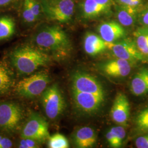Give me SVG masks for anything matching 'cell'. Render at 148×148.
Returning a JSON list of instances; mask_svg holds the SVG:
<instances>
[{
	"mask_svg": "<svg viewBox=\"0 0 148 148\" xmlns=\"http://www.w3.org/2000/svg\"><path fill=\"white\" fill-rule=\"evenodd\" d=\"M34 40L38 48L52 53L58 58L66 57L71 50L69 36L57 25L43 27L37 32Z\"/></svg>",
	"mask_w": 148,
	"mask_h": 148,
	"instance_id": "cell-1",
	"label": "cell"
},
{
	"mask_svg": "<svg viewBox=\"0 0 148 148\" xmlns=\"http://www.w3.org/2000/svg\"><path fill=\"white\" fill-rule=\"evenodd\" d=\"M12 63L21 74H29L49 63L50 58L40 48L24 46L16 48L11 54Z\"/></svg>",
	"mask_w": 148,
	"mask_h": 148,
	"instance_id": "cell-2",
	"label": "cell"
},
{
	"mask_svg": "<svg viewBox=\"0 0 148 148\" xmlns=\"http://www.w3.org/2000/svg\"><path fill=\"white\" fill-rule=\"evenodd\" d=\"M42 11L48 19L66 23L72 19L75 11L74 0H41Z\"/></svg>",
	"mask_w": 148,
	"mask_h": 148,
	"instance_id": "cell-3",
	"label": "cell"
},
{
	"mask_svg": "<svg viewBox=\"0 0 148 148\" xmlns=\"http://www.w3.org/2000/svg\"><path fill=\"white\" fill-rule=\"evenodd\" d=\"M41 103L46 115L51 120L58 118L66 108L64 97L57 84L48 87L43 92Z\"/></svg>",
	"mask_w": 148,
	"mask_h": 148,
	"instance_id": "cell-4",
	"label": "cell"
},
{
	"mask_svg": "<svg viewBox=\"0 0 148 148\" xmlns=\"http://www.w3.org/2000/svg\"><path fill=\"white\" fill-rule=\"evenodd\" d=\"M49 82L47 73H37L21 80L16 85V92L26 98H35L42 94Z\"/></svg>",
	"mask_w": 148,
	"mask_h": 148,
	"instance_id": "cell-5",
	"label": "cell"
},
{
	"mask_svg": "<svg viewBox=\"0 0 148 148\" xmlns=\"http://www.w3.org/2000/svg\"><path fill=\"white\" fill-rule=\"evenodd\" d=\"M106 43L108 49H110L117 58L135 63L145 58L138 49L134 40L131 38L125 37L115 42Z\"/></svg>",
	"mask_w": 148,
	"mask_h": 148,
	"instance_id": "cell-6",
	"label": "cell"
},
{
	"mask_svg": "<svg viewBox=\"0 0 148 148\" xmlns=\"http://www.w3.org/2000/svg\"><path fill=\"white\" fill-rule=\"evenodd\" d=\"M50 137L48 131V124L46 120L37 114L32 115L21 132V138H29L43 142L48 140Z\"/></svg>",
	"mask_w": 148,
	"mask_h": 148,
	"instance_id": "cell-7",
	"label": "cell"
},
{
	"mask_svg": "<svg viewBox=\"0 0 148 148\" xmlns=\"http://www.w3.org/2000/svg\"><path fill=\"white\" fill-rule=\"evenodd\" d=\"M71 90L106 96L101 82L93 76L83 71H77L72 75Z\"/></svg>",
	"mask_w": 148,
	"mask_h": 148,
	"instance_id": "cell-8",
	"label": "cell"
},
{
	"mask_svg": "<svg viewBox=\"0 0 148 148\" xmlns=\"http://www.w3.org/2000/svg\"><path fill=\"white\" fill-rule=\"evenodd\" d=\"M23 117L21 106L13 103L0 105V128L7 132H14L19 126Z\"/></svg>",
	"mask_w": 148,
	"mask_h": 148,
	"instance_id": "cell-9",
	"label": "cell"
},
{
	"mask_svg": "<svg viewBox=\"0 0 148 148\" xmlns=\"http://www.w3.org/2000/svg\"><path fill=\"white\" fill-rule=\"evenodd\" d=\"M74 104L79 111L85 114H93L98 111L105 101L106 96L96 95L71 90Z\"/></svg>",
	"mask_w": 148,
	"mask_h": 148,
	"instance_id": "cell-10",
	"label": "cell"
},
{
	"mask_svg": "<svg viewBox=\"0 0 148 148\" xmlns=\"http://www.w3.org/2000/svg\"><path fill=\"white\" fill-rule=\"evenodd\" d=\"M97 30L99 35L106 42L118 41L126 37L127 32L125 27L116 21H109L101 23Z\"/></svg>",
	"mask_w": 148,
	"mask_h": 148,
	"instance_id": "cell-11",
	"label": "cell"
},
{
	"mask_svg": "<svg viewBox=\"0 0 148 148\" xmlns=\"http://www.w3.org/2000/svg\"><path fill=\"white\" fill-rule=\"evenodd\" d=\"M112 7L101 4L95 0H83L80 4L82 17L86 20H95L112 13Z\"/></svg>",
	"mask_w": 148,
	"mask_h": 148,
	"instance_id": "cell-12",
	"label": "cell"
},
{
	"mask_svg": "<svg viewBox=\"0 0 148 148\" xmlns=\"http://www.w3.org/2000/svg\"><path fill=\"white\" fill-rule=\"evenodd\" d=\"M110 115L115 123L122 126H126L130 115V104L125 94L117 93L112 106Z\"/></svg>",
	"mask_w": 148,
	"mask_h": 148,
	"instance_id": "cell-13",
	"label": "cell"
},
{
	"mask_svg": "<svg viewBox=\"0 0 148 148\" xmlns=\"http://www.w3.org/2000/svg\"><path fill=\"white\" fill-rule=\"evenodd\" d=\"M135 63L117 58L107 61L101 66V71L106 75L113 77H125L131 71Z\"/></svg>",
	"mask_w": 148,
	"mask_h": 148,
	"instance_id": "cell-14",
	"label": "cell"
},
{
	"mask_svg": "<svg viewBox=\"0 0 148 148\" xmlns=\"http://www.w3.org/2000/svg\"><path fill=\"white\" fill-rule=\"evenodd\" d=\"M115 16L117 21L125 27H130L138 23V14L140 8L115 4Z\"/></svg>",
	"mask_w": 148,
	"mask_h": 148,
	"instance_id": "cell-15",
	"label": "cell"
},
{
	"mask_svg": "<svg viewBox=\"0 0 148 148\" xmlns=\"http://www.w3.org/2000/svg\"><path fill=\"white\" fill-rule=\"evenodd\" d=\"M85 52L91 56H95L108 49L107 43L101 37L93 32H88L84 39Z\"/></svg>",
	"mask_w": 148,
	"mask_h": 148,
	"instance_id": "cell-16",
	"label": "cell"
},
{
	"mask_svg": "<svg viewBox=\"0 0 148 148\" xmlns=\"http://www.w3.org/2000/svg\"><path fill=\"white\" fill-rule=\"evenodd\" d=\"M130 90L136 96L148 95V68L139 69L131 81Z\"/></svg>",
	"mask_w": 148,
	"mask_h": 148,
	"instance_id": "cell-17",
	"label": "cell"
},
{
	"mask_svg": "<svg viewBox=\"0 0 148 148\" xmlns=\"http://www.w3.org/2000/svg\"><path fill=\"white\" fill-rule=\"evenodd\" d=\"M74 143L79 148L93 147L95 144L97 136L95 131L91 127H81L74 133Z\"/></svg>",
	"mask_w": 148,
	"mask_h": 148,
	"instance_id": "cell-18",
	"label": "cell"
},
{
	"mask_svg": "<svg viewBox=\"0 0 148 148\" xmlns=\"http://www.w3.org/2000/svg\"><path fill=\"white\" fill-rule=\"evenodd\" d=\"M133 40L145 58L148 57V27L140 26L133 32Z\"/></svg>",
	"mask_w": 148,
	"mask_h": 148,
	"instance_id": "cell-19",
	"label": "cell"
},
{
	"mask_svg": "<svg viewBox=\"0 0 148 148\" xmlns=\"http://www.w3.org/2000/svg\"><path fill=\"white\" fill-rule=\"evenodd\" d=\"M13 84V73L3 62H0V95H3L10 90Z\"/></svg>",
	"mask_w": 148,
	"mask_h": 148,
	"instance_id": "cell-20",
	"label": "cell"
},
{
	"mask_svg": "<svg viewBox=\"0 0 148 148\" xmlns=\"http://www.w3.org/2000/svg\"><path fill=\"white\" fill-rule=\"evenodd\" d=\"M15 32V23L8 16L0 18V41L11 37Z\"/></svg>",
	"mask_w": 148,
	"mask_h": 148,
	"instance_id": "cell-21",
	"label": "cell"
},
{
	"mask_svg": "<svg viewBox=\"0 0 148 148\" xmlns=\"http://www.w3.org/2000/svg\"><path fill=\"white\" fill-rule=\"evenodd\" d=\"M48 146L50 148H68V140L63 134L56 133L50 136L48 139Z\"/></svg>",
	"mask_w": 148,
	"mask_h": 148,
	"instance_id": "cell-22",
	"label": "cell"
},
{
	"mask_svg": "<svg viewBox=\"0 0 148 148\" xmlns=\"http://www.w3.org/2000/svg\"><path fill=\"white\" fill-rule=\"evenodd\" d=\"M136 124L139 132L148 134V106L138 114Z\"/></svg>",
	"mask_w": 148,
	"mask_h": 148,
	"instance_id": "cell-23",
	"label": "cell"
},
{
	"mask_svg": "<svg viewBox=\"0 0 148 148\" xmlns=\"http://www.w3.org/2000/svg\"><path fill=\"white\" fill-rule=\"evenodd\" d=\"M112 134L114 138L113 148H120L122 144L123 139L126 137V131L122 126H118L111 128L110 129Z\"/></svg>",
	"mask_w": 148,
	"mask_h": 148,
	"instance_id": "cell-24",
	"label": "cell"
},
{
	"mask_svg": "<svg viewBox=\"0 0 148 148\" xmlns=\"http://www.w3.org/2000/svg\"><path fill=\"white\" fill-rule=\"evenodd\" d=\"M138 23L142 27H148V1L144 4L139 11Z\"/></svg>",
	"mask_w": 148,
	"mask_h": 148,
	"instance_id": "cell-25",
	"label": "cell"
},
{
	"mask_svg": "<svg viewBox=\"0 0 148 148\" xmlns=\"http://www.w3.org/2000/svg\"><path fill=\"white\" fill-rule=\"evenodd\" d=\"M24 3L27 4L34 14L38 19L42 11L41 3H40L37 0H25Z\"/></svg>",
	"mask_w": 148,
	"mask_h": 148,
	"instance_id": "cell-26",
	"label": "cell"
},
{
	"mask_svg": "<svg viewBox=\"0 0 148 148\" xmlns=\"http://www.w3.org/2000/svg\"><path fill=\"white\" fill-rule=\"evenodd\" d=\"M116 3L134 8H141L145 3L144 0H115Z\"/></svg>",
	"mask_w": 148,
	"mask_h": 148,
	"instance_id": "cell-27",
	"label": "cell"
},
{
	"mask_svg": "<svg viewBox=\"0 0 148 148\" xmlns=\"http://www.w3.org/2000/svg\"><path fill=\"white\" fill-rule=\"evenodd\" d=\"M23 16L24 21L29 23H33L37 19V18L34 14L30 8L25 3H24Z\"/></svg>",
	"mask_w": 148,
	"mask_h": 148,
	"instance_id": "cell-28",
	"label": "cell"
},
{
	"mask_svg": "<svg viewBox=\"0 0 148 148\" xmlns=\"http://www.w3.org/2000/svg\"><path fill=\"white\" fill-rule=\"evenodd\" d=\"M37 141L29 138H22L20 141L19 148H36L38 147Z\"/></svg>",
	"mask_w": 148,
	"mask_h": 148,
	"instance_id": "cell-29",
	"label": "cell"
},
{
	"mask_svg": "<svg viewBox=\"0 0 148 148\" xmlns=\"http://www.w3.org/2000/svg\"><path fill=\"white\" fill-rule=\"evenodd\" d=\"M135 145L138 148H148V134L137 138Z\"/></svg>",
	"mask_w": 148,
	"mask_h": 148,
	"instance_id": "cell-30",
	"label": "cell"
},
{
	"mask_svg": "<svg viewBox=\"0 0 148 148\" xmlns=\"http://www.w3.org/2000/svg\"><path fill=\"white\" fill-rule=\"evenodd\" d=\"M12 145V141L8 138L3 137L0 140V148H10Z\"/></svg>",
	"mask_w": 148,
	"mask_h": 148,
	"instance_id": "cell-31",
	"label": "cell"
},
{
	"mask_svg": "<svg viewBox=\"0 0 148 148\" xmlns=\"http://www.w3.org/2000/svg\"><path fill=\"white\" fill-rule=\"evenodd\" d=\"M95 1L101 4L111 6L112 7H114V5L116 4L115 0H95Z\"/></svg>",
	"mask_w": 148,
	"mask_h": 148,
	"instance_id": "cell-32",
	"label": "cell"
},
{
	"mask_svg": "<svg viewBox=\"0 0 148 148\" xmlns=\"http://www.w3.org/2000/svg\"><path fill=\"white\" fill-rule=\"evenodd\" d=\"M14 0H0V7L7 5Z\"/></svg>",
	"mask_w": 148,
	"mask_h": 148,
	"instance_id": "cell-33",
	"label": "cell"
},
{
	"mask_svg": "<svg viewBox=\"0 0 148 148\" xmlns=\"http://www.w3.org/2000/svg\"><path fill=\"white\" fill-rule=\"evenodd\" d=\"M2 138H3V137H2L1 136H0V140H1L2 139Z\"/></svg>",
	"mask_w": 148,
	"mask_h": 148,
	"instance_id": "cell-34",
	"label": "cell"
}]
</instances>
